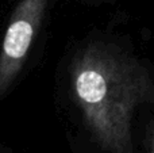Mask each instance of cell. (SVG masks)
<instances>
[{"label":"cell","mask_w":154,"mask_h":153,"mask_svg":"<svg viewBox=\"0 0 154 153\" xmlns=\"http://www.w3.org/2000/svg\"><path fill=\"white\" fill-rule=\"evenodd\" d=\"M70 95L88 133L104 153H135L137 110L154 103V80L137 57L104 41L85 43L69 64Z\"/></svg>","instance_id":"obj_1"},{"label":"cell","mask_w":154,"mask_h":153,"mask_svg":"<svg viewBox=\"0 0 154 153\" xmlns=\"http://www.w3.org/2000/svg\"><path fill=\"white\" fill-rule=\"evenodd\" d=\"M51 0H18L0 45V99L22 72Z\"/></svg>","instance_id":"obj_2"},{"label":"cell","mask_w":154,"mask_h":153,"mask_svg":"<svg viewBox=\"0 0 154 153\" xmlns=\"http://www.w3.org/2000/svg\"><path fill=\"white\" fill-rule=\"evenodd\" d=\"M146 152L154 153V122L150 123L146 133Z\"/></svg>","instance_id":"obj_3"},{"label":"cell","mask_w":154,"mask_h":153,"mask_svg":"<svg viewBox=\"0 0 154 153\" xmlns=\"http://www.w3.org/2000/svg\"><path fill=\"white\" fill-rule=\"evenodd\" d=\"M0 153H8V152H5L4 149H2V148H0Z\"/></svg>","instance_id":"obj_4"}]
</instances>
